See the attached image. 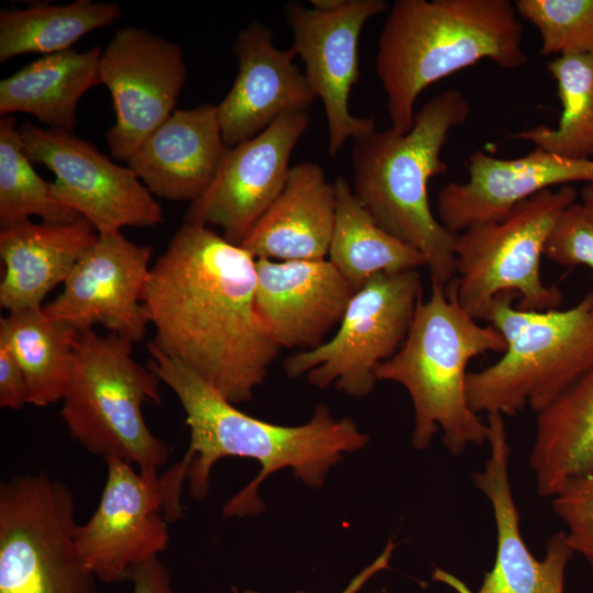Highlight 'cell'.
Masks as SVG:
<instances>
[{"label":"cell","instance_id":"obj_38","mask_svg":"<svg viewBox=\"0 0 593 593\" xmlns=\"http://www.w3.org/2000/svg\"><path fill=\"white\" fill-rule=\"evenodd\" d=\"M581 204L593 219V186H586L581 192Z\"/></svg>","mask_w":593,"mask_h":593},{"label":"cell","instance_id":"obj_36","mask_svg":"<svg viewBox=\"0 0 593 593\" xmlns=\"http://www.w3.org/2000/svg\"><path fill=\"white\" fill-rule=\"evenodd\" d=\"M395 548L393 541H389L383 551L367 567H365L357 575H355L347 586L340 593H358L361 588L377 573L389 568L390 560ZM239 593H259L253 590H246ZM303 593V592H294Z\"/></svg>","mask_w":593,"mask_h":593},{"label":"cell","instance_id":"obj_15","mask_svg":"<svg viewBox=\"0 0 593 593\" xmlns=\"http://www.w3.org/2000/svg\"><path fill=\"white\" fill-rule=\"evenodd\" d=\"M152 248L122 232L99 234L80 257L60 293L43 311L78 332L103 326L133 344L143 339L149 318L143 293L150 272Z\"/></svg>","mask_w":593,"mask_h":593},{"label":"cell","instance_id":"obj_11","mask_svg":"<svg viewBox=\"0 0 593 593\" xmlns=\"http://www.w3.org/2000/svg\"><path fill=\"white\" fill-rule=\"evenodd\" d=\"M18 130L30 160L55 175L51 183L56 201L87 219L98 234L152 227L164 220L160 204L135 172L114 164L93 144L31 122Z\"/></svg>","mask_w":593,"mask_h":593},{"label":"cell","instance_id":"obj_7","mask_svg":"<svg viewBox=\"0 0 593 593\" xmlns=\"http://www.w3.org/2000/svg\"><path fill=\"white\" fill-rule=\"evenodd\" d=\"M132 347L113 333L80 332L60 414L70 437L90 454L158 471L169 449L147 426L142 407L161 402L160 380L133 358Z\"/></svg>","mask_w":593,"mask_h":593},{"label":"cell","instance_id":"obj_37","mask_svg":"<svg viewBox=\"0 0 593 593\" xmlns=\"http://www.w3.org/2000/svg\"><path fill=\"white\" fill-rule=\"evenodd\" d=\"M347 0H312V9L317 11H335L342 8Z\"/></svg>","mask_w":593,"mask_h":593},{"label":"cell","instance_id":"obj_22","mask_svg":"<svg viewBox=\"0 0 593 593\" xmlns=\"http://www.w3.org/2000/svg\"><path fill=\"white\" fill-rule=\"evenodd\" d=\"M335 214L334 182L318 164L301 161L290 168L282 191L239 246L255 259L323 260Z\"/></svg>","mask_w":593,"mask_h":593},{"label":"cell","instance_id":"obj_24","mask_svg":"<svg viewBox=\"0 0 593 593\" xmlns=\"http://www.w3.org/2000/svg\"><path fill=\"white\" fill-rule=\"evenodd\" d=\"M102 48L43 55L0 80V114L22 112L51 128L75 133L83 94L100 85Z\"/></svg>","mask_w":593,"mask_h":593},{"label":"cell","instance_id":"obj_39","mask_svg":"<svg viewBox=\"0 0 593 593\" xmlns=\"http://www.w3.org/2000/svg\"><path fill=\"white\" fill-rule=\"evenodd\" d=\"M232 593H239V590L237 588H232Z\"/></svg>","mask_w":593,"mask_h":593},{"label":"cell","instance_id":"obj_35","mask_svg":"<svg viewBox=\"0 0 593 593\" xmlns=\"http://www.w3.org/2000/svg\"><path fill=\"white\" fill-rule=\"evenodd\" d=\"M128 580L132 593H175L170 572L159 557L136 567Z\"/></svg>","mask_w":593,"mask_h":593},{"label":"cell","instance_id":"obj_9","mask_svg":"<svg viewBox=\"0 0 593 593\" xmlns=\"http://www.w3.org/2000/svg\"><path fill=\"white\" fill-rule=\"evenodd\" d=\"M75 497L38 471L0 485V593H100L75 541Z\"/></svg>","mask_w":593,"mask_h":593},{"label":"cell","instance_id":"obj_16","mask_svg":"<svg viewBox=\"0 0 593 593\" xmlns=\"http://www.w3.org/2000/svg\"><path fill=\"white\" fill-rule=\"evenodd\" d=\"M309 123L307 112L290 111L255 137L227 148L211 186L190 203L186 222L217 226L239 245L282 191L292 152Z\"/></svg>","mask_w":593,"mask_h":593},{"label":"cell","instance_id":"obj_4","mask_svg":"<svg viewBox=\"0 0 593 593\" xmlns=\"http://www.w3.org/2000/svg\"><path fill=\"white\" fill-rule=\"evenodd\" d=\"M469 113L465 94L448 89L423 104L407 133L376 130L351 148L356 198L381 228L424 256L432 283L440 286L456 276L458 234L433 214L427 187L447 171L441 149Z\"/></svg>","mask_w":593,"mask_h":593},{"label":"cell","instance_id":"obj_18","mask_svg":"<svg viewBox=\"0 0 593 593\" xmlns=\"http://www.w3.org/2000/svg\"><path fill=\"white\" fill-rule=\"evenodd\" d=\"M237 76L216 113L227 148L250 139L290 111L307 112L317 99L290 47L273 44V31L254 21L236 36Z\"/></svg>","mask_w":593,"mask_h":593},{"label":"cell","instance_id":"obj_19","mask_svg":"<svg viewBox=\"0 0 593 593\" xmlns=\"http://www.w3.org/2000/svg\"><path fill=\"white\" fill-rule=\"evenodd\" d=\"M255 307L282 349L311 350L340 323L354 289L328 259H256Z\"/></svg>","mask_w":593,"mask_h":593},{"label":"cell","instance_id":"obj_20","mask_svg":"<svg viewBox=\"0 0 593 593\" xmlns=\"http://www.w3.org/2000/svg\"><path fill=\"white\" fill-rule=\"evenodd\" d=\"M467 168V182H450L437 197L440 223L457 234L475 224L502 220L518 202L555 186H593V159H571L538 148L515 159L474 150Z\"/></svg>","mask_w":593,"mask_h":593},{"label":"cell","instance_id":"obj_2","mask_svg":"<svg viewBox=\"0 0 593 593\" xmlns=\"http://www.w3.org/2000/svg\"><path fill=\"white\" fill-rule=\"evenodd\" d=\"M149 369L177 396L186 413L190 441L184 457L169 470L190 495L203 500L214 465L226 457L250 458L258 474L224 505L225 517L257 515L264 510L258 489L284 468L310 486H320L345 452L362 449L369 436L348 417H335L318 404L304 424L284 426L250 416L226 400L179 360L148 343Z\"/></svg>","mask_w":593,"mask_h":593},{"label":"cell","instance_id":"obj_23","mask_svg":"<svg viewBox=\"0 0 593 593\" xmlns=\"http://www.w3.org/2000/svg\"><path fill=\"white\" fill-rule=\"evenodd\" d=\"M98 236L82 216L66 223L25 221L1 228V307L15 312L43 306L47 293L64 284Z\"/></svg>","mask_w":593,"mask_h":593},{"label":"cell","instance_id":"obj_25","mask_svg":"<svg viewBox=\"0 0 593 593\" xmlns=\"http://www.w3.org/2000/svg\"><path fill=\"white\" fill-rule=\"evenodd\" d=\"M529 466L544 497L593 468V368L537 413Z\"/></svg>","mask_w":593,"mask_h":593},{"label":"cell","instance_id":"obj_28","mask_svg":"<svg viewBox=\"0 0 593 593\" xmlns=\"http://www.w3.org/2000/svg\"><path fill=\"white\" fill-rule=\"evenodd\" d=\"M121 15L119 3L91 0L2 10L0 63L27 53L49 55L74 48L82 36L113 24Z\"/></svg>","mask_w":593,"mask_h":593},{"label":"cell","instance_id":"obj_5","mask_svg":"<svg viewBox=\"0 0 593 593\" xmlns=\"http://www.w3.org/2000/svg\"><path fill=\"white\" fill-rule=\"evenodd\" d=\"M505 347L495 327L482 325L462 309L454 279L447 286L432 283L402 346L374 371L377 381H392L407 391L415 449L427 448L438 429L454 456L488 443V424L468 400L467 366L481 354L503 353Z\"/></svg>","mask_w":593,"mask_h":593},{"label":"cell","instance_id":"obj_8","mask_svg":"<svg viewBox=\"0 0 593 593\" xmlns=\"http://www.w3.org/2000/svg\"><path fill=\"white\" fill-rule=\"evenodd\" d=\"M577 197L569 184L546 189L518 202L502 220L475 224L458 234L454 281L467 313L486 321L493 299L502 292L516 293L519 310L559 307L562 292L542 282L539 264L559 216Z\"/></svg>","mask_w":593,"mask_h":593},{"label":"cell","instance_id":"obj_21","mask_svg":"<svg viewBox=\"0 0 593 593\" xmlns=\"http://www.w3.org/2000/svg\"><path fill=\"white\" fill-rule=\"evenodd\" d=\"M226 149L216 105L203 103L175 110L126 163L153 195L191 203L213 182Z\"/></svg>","mask_w":593,"mask_h":593},{"label":"cell","instance_id":"obj_26","mask_svg":"<svg viewBox=\"0 0 593 593\" xmlns=\"http://www.w3.org/2000/svg\"><path fill=\"white\" fill-rule=\"evenodd\" d=\"M334 187L336 214L328 260L355 292L377 275L426 266L419 251L376 223L344 177H337Z\"/></svg>","mask_w":593,"mask_h":593},{"label":"cell","instance_id":"obj_34","mask_svg":"<svg viewBox=\"0 0 593 593\" xmlns=\"http://www.w3.org/2000/svg\"><path fill=\"white\" fill-rule=\"evenodd\" d=\"M29 404L25 376L10 349L0 344V406L19 411Z\"/></svg>","mask_w":593,"mask_h":593},{"label":"cell","instance_id":"obj_10","mask_svg":"<svg viewBox=\"0 0 593 593\" xmlns=\"http://www.w3.org/2000/svg\"><path fill=\"white\" fill-rule=\"evenodd\" d=\"M422 300L417 269L374 276L355 292L332 338L283 361L287 377L305 374L316 388L334 384L350 396H366L378 382L377 367L405 340Z\"/></svg>","mask_w":593,"mask_h":593},{"label":"cell","instance_id":"obj_1","mask_svg":"<svg viewBox=\"0 0 593 593\" xmlns=\"http://www.w3.org/2000/svg\"><path fill=\"white\" fill-rule=\"evenodd\" d=\"M256 280L247 250L184 222L143 293L152 342L235 405L251 400L281 350L257 314Z\"/></svg>","mask_w":593,"mask_h":593},{"label":"cell","instance_id":"obj_29","mask_svg":"<svg viewBox=\"0 0 593 593\" xmlns=\"http://www.w3.org/2000/svg\"><path fill=\"white\" fill-rule=\"evenodd\" d=\"M557 81L562 105L559 123L538 125L510 135L535 148L571 158L593 156V54L557 56L547 66Z\"/></svg>","mask_w":593,"mask_h":593},{"label":"cell","instance_id":"obj_13","mask_svg":"<svg viewBox=\"0 0 593 593\" xmlns=\"http://www.w3.org/2000/svg\"><path fill=\"white\" fill-rule=\"evenodd\" d=\"M99 72L115 113L107 144L112 157L127 161L176 110L187 79L183 51L148 30L119 27L102 48Z\"/></svg>","mask_w":593,"mask_h":593},{"label":"cell","instance_id":"obj_14","mask_svg":"<svg viewBox=\"0 0 593 593\" xmlns=\"http://www.w3.org/2000/svg\"><path fill=\"white\" fill-rule=\"evenodd\" d=\"M388 10L383 0H347L328 12L296 2L284 4L283 14L293 34L291 48L303 60L306 80L324 105L332 157L349 138L355 141L376 131L372 118L350 113L349 96L360 76L361 30L371 18Z\"/></svg>","mask_w":593,"mask_h":593},{"label":"cell","instance_id":"obj_31","mask_svg":"<svg viewBox=\"0 0 593 593\" xmlns=\"http://www.w3.org/2000/svg\"><path fill=\"white\" fill-rule=\"evenodd\" d=\"M514 7L538 30L540 55L593 54V0H517Z\"/></svg>","mask_w":593,"mask_h":593},{"label":"cell","instance_id":"obj_33","mask_svg":"<svg viewBox=\"0 0 593 593\" xmlns=\"http://www.w3.org/2000/svg\"><path fill=\"white\" fill-rule=\"evenodd\" d=\"M544 256L561 266H586L593 270V219L581 203L569 205L559 216Z\"/></svg>","mask_w":593,"mask_h":593},{"label":"cell","instance_id":"obj_3","mask_svg":"<svg viewBox=\"0 0 593 593\" xmlns=\"http://www.w3.org/2000/svg\"><path fill=\"white\" fill-rule=\"evenodd\" d=\"M510 0H395L378 38L376 72L391 128L407 133L418 96L434 82L489 59L525 65L524 29Z\"/></svg>","mask_w":593,"mask_h":593},{"label":"cell","instance_id":"obj_17","mask_svg":"<svg viewBox=\"0 0 593 593\" xmlns=\"http://www.w3.org/2000/svg\"><path fill=\"white\" fill-rule=\"evenodd\" d=\"M486 415L489 458L481 471L472 473V481L492 506L496 551L493 567L475 593H564L566 568L574 551L564 530L550 536L542 560L528 549L510 481L511 446L503 415ZM460 592L471 593L463 589Z\"/></svg>","mask_w":593,"mask_h":593},{"label":"cell","instance_id":"obj_6","mask_svg":"<svg viewBox=\"0 0 593 593\" xmlns=\"http://www.w3.org/2000/svg\"><path fill=\"white\" fill-rule=\"evenodd\" d=\"M516 293L497 294L486 322L506 347L493 365L468 372L467 395L475 413H539L593 368V291L566 310L525 311Z\"/></svg>","mask_w":593,"mask_h":593},{"label":"cell","instance_id":"obj_12","mask_svg":"<svg viewBox=\"0 0 593 593\" xmlns=\"http://www.w3.org/2000/svg\"><path fill=\"white\" fill-rule=\"evenodd\" d=\"M107 479L98 506L75 529L87 569L102 583L128 580L139 564L159 557L170 540L166 495L158 471L136 470L116 457L104 458Z\"/></svg>","mask_w":593,"mask_h":593},{"label":"cell","instance_id":"obj_32","mask_svg":"<svg viewBox=\"0 0 593 593\" xmlns=\"http://www.w3.org/2000/svg\"><path fill=\"white\" fill-rule=\"evenodd\" d=\"M552 508L567 526L569 546L593 569V468L567 482L552 496Z\"/></svg>","mask_w":593,"mask_h":593},{"label":"cell","instance_id":"obj_27","mask_svg":"<svg viewBox=\"0 0 593 593\" xmlns=\"http://www.w3.org/2000/svg\"><path fill=\"white\" fill-rule=\"evenodd\" d=\"M79 334L70 325L47 317L43 306L1 317L0 344L10 349L23 370L29 404L44 407L63 400Z\"/></svg>","mask_w":593,"mask_h":593},{"label":"cell","instance_id":"obj_30","mask_svg":"<svg viewBox=\"0 0 593 593\" xmlns=\"http://www.w3.org/2000/svg\"><path fill=\"white\" fill-rule=\"evenodd\" d=\"M12 115L0 119V226L8 227L38 216L42 222L66 223L80 217L56 201L52 183L32 167Z\"/></svg>","mask_w":593,"mask_h":593}]
</instances>
